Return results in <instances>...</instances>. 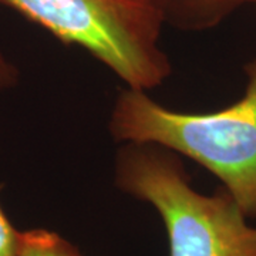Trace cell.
Segmentation results:
<instances>
[{
	"label": "cell",
	"instance_id": "8992f818",
	"mask_svg": "<svg viewBox=\"0 0 256 256\" xmlns=\"http://www.w3.org/2000/svg\"><path fill=\"white\" fill-rule=\"evenodd\" d=\"M20 234L0 206V256H18Z\"/></svg>",
	"mask_w": 256,
	"mask_h": 256
},
{
	"label": "cell",
	"instance_id": "52a82bcc",
	"mask_svg": "<svg viewBox=\"0 0 256 256\" xmlns=\"http://www.w3.org/2000/svg\"><path fill=\"white\" fill-rule=\"evenodd\" d=\"M18 80V72L16 66L10 62L0 50V97L10 88H13Z\"/></svg>",
	"mask_w": 256,
	"mask_h": 256
},
{
	"label": "cell",
	"instance_id": "ba28073f",
	"mask_svg": "<svg viewBox=\"0 0 256 256\" xmlns=\"http://www.w3.org/2000/svg\"><path fill=\"white\" fill-rule=\"evenodd\" d=\"M254 6H255V8H256V0H255V3H254Z\"/></svg>",
	"mask_w": 256,
	"mask_h": 256
},
{
	"label": "cell",
	"instance_id": "3957f363",
	"mask_svg": "<svg viewBox=\"0 0 256 256\" xmlns=\"http://www.w3.org/2000/svg\"><path fill=\"white\" fill-rule=\"evenodd\" d=\"M64 44L82 48L128 88L150 92L172 73L162 20L146 0H0Z\"/></svg>",
	"mask_w": 256,
	"mask_h": 256
},
{
	"label": "cell",
	"instance_id": "277c9868",
	"mask_svg": "<svg viewBox=\"0 0 256 256\" xmlns=\"http://www.w3.org/2000/svg\"><path fill=\"white\" fill-rule=\"evenodd\" d=\"M164 24L182 32H205L218 28L245 4L255 0H146Z\"/></svg>",
	"mask_w": 256,
	"mask_h": 256
},
{
	"label": "cell",
	"instance_id": "5b68a950",
	"mask_svg": "<svg viewBox=\"0 0 256 256\" xmlns=\"http://www.w3.org/2000/svg\"><path fill=\"white\" fill-rule=\"evenodd\" d=\"M18 256H82L72 242L48 229H30L20 234Z\"/></svg>",
	"mask_w": 256,
	"mask_h": 256
},
{
	"label": "cell",
	"instance_id": "7a4b0ae2",
	"mask_svg": "<svg viewBox=\"0 0 256 256\" xmlns=\"http://www.w3.org/2000/svg\"><path fill=\"white\" fill-rule=\"evenodd\" d=\"M114 184L156 210L170 256H256L255 225L225 190L214 195L196 191L174 151L124 142L114 160Z\"/></svg>",
	"mask_w": 256,
	"mask_h": 256
},
{
	"label": "cell",
	"instance_id": "6da1fadb",
	"mask_svg": "<svg viewBox=\"0 0 256 256\" xmlns=\"http://www.w3.org/2000/svg\"><path fill=\"white\" fill-rule=\"evenodd\" d=\"M245 92L210 112H181L126 87L108 130L118 142H152L208 170L250 220H256V60L244 66Z\"/></svg>",
	"mask_w": 256,
	"mask_h": 256
}]
</instances>
